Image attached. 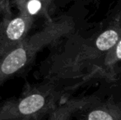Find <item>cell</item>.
Segmentation results:
<instances>
[{
	"label": "cell",
	"mask_w": 121,
	"mask_h": 120,
	"mask_svg": "<svg viewBox=\"0 0 121 120\" xmlns=\"http://www.w3.org/2000/svg\"><path fill=\"white\" fill-rule=\"evenodd\" d=\"M59 33V26L50 24L22 40L0 61V85L26 68L38 52L57 38Z\"/></svg>",
	"instance_id": "obj_1"
},
{
	"label": "cell",
	"mask_w": 121,
	"mask_h": 120,
	"mask_svg": "<svg viewBox=\"0 0 121 120\" xmlns=\"http://www.w3.org/2000/svg\"><path fill=\"white\" fill-rule=\"evenodd\" d=\"M18 9V12L35 18L43 14L49 0H12Z\"/></svg>",
	"instance_id": "obj_4"
},
{
	"label": "cell",
	"mask_w": 121,
	"mask_h": 120,
	"mask_svg": "<svg viewBox=\"0 0 121 120\" xmlns=\"http://www.w3.org/2000/svg\"><path fill=\"white\" fill-rule=\"evenodd\" d=\"M73 110V106L66 104L61 106L52 113L49 120H69Z\"/></svg>",
	"instance_id": "obj_7"
},
{
	"label": "cell",
	"mask_w": 121,
	"mask_h": 120,
	"mask_svg": "<svg viewBox=\"0 0 121 120\" xmlns=\"http://www.w3.org/2000/svg\"><path fill=\"white\" fill-rule=\"evenodd\" d=\"M34 21L35 18L22 12L13 16L9 9L3 13L0 22V61L27 36Z\"/></svg>",
	"instance_id": "obj_2"
},
{
	"label": "cell",
	"mask_w": 121,
	"mask_h": 120,
	"mask_svg": "<svg viewBox=\"0 0 121 120\" xmlns=\"http://www.w3.org/2000/svg\"><path fill=\"white\" fill-rule=\"evenodd\" d=\"M10 0H0V14H3L7 9H8Z\"/></svg>",
	"instance_id": "obj_8"
},
{
	"label": "cell",
	"mask_w": 121,
	"mask_h": 120,
	"mask_svg": "<svg viewBox=\"0 0 121 120\" xmlns=\"http://www.w3.org/2000/svg\"><path fill=\"white\" fill-rule=\"evenodd\" d=\"M86 120H121V116L105 109H95L90 111Z\"/></svg>",
	"instance_id": "obj_6"
},
{
	"label": "cell",
	"mask_w": 121,
	"mask_h": 120,
	"mask_svg": "<svg viewBox=\"0 0 121 120\" xmlns=\"http://www.w3.org/2000/svg\"><path fill=\"white\" fill-rule=\"evenodd\" d=\"M22 120H35V119H34L33 117H31V118H26V119H22Z\"/></svg>",
	"instance_id": "obj_10"
},
{
	"label": "cell",
	"mask_w": 121,
	"mask_h": 120,
	"mask_svg": "<svg viewBox=\"0 0 121 120\" xmlns=\"http://www.w3.org/2000/svg\"><path fill=\"white\" fill-rule=\"evenodd\" d=\"M116 55H117V58L121 59V40L119 42L118 44V46H117L116 49Z\"/></svg>",
	"instance_id": "obj_9"
},
{
	"label": "cell",
	"mask_w": 121,
	"mask_h": 120,
	"mask_svg": "<svg viewBox=\"0 0 121 120\" xmlns=\"http://www.w3.org/2000/svg\"><path fill=\"white\" fill-rule=\"evenodd\" d=\"M50 104V95L44 88L33 89L16 102L6 104L0 110V116L5 118H31L44 111Z\"/></svg>",
	"instance_id": "obj_3"
},
{
	"label": "cell",
	"mask_w": 121,
	"mask_h": 120,
	"mask_svg": "<svg viewBox=\"0 0 121 120\" xmlns=\"http://www.w3.org/2000/svg\"><path fill=\"white\" fill-rule=\"evenodd\" d=\"M119 35L115 30H109L105 31L98 37L96 40V47L100 50H107L116 44L118 41Z\"/></svg>",
	"instance_id": "obj_5"
}]
</instances>
